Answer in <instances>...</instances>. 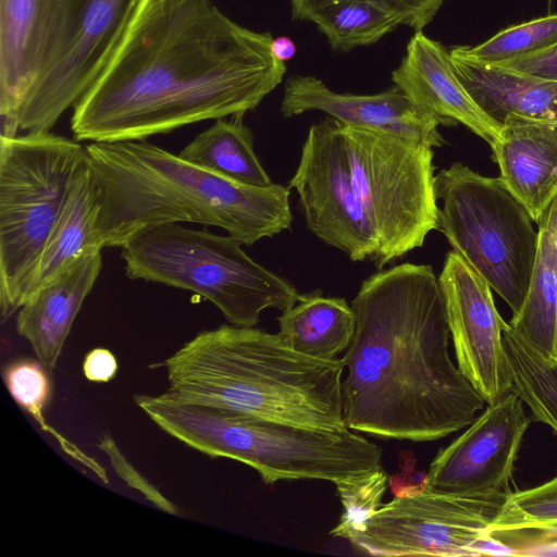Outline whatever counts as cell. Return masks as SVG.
Wrapping results in <instances>:
<instances>
[{
	"mask_svg": "<svg viewBox=\"0 0 557 557\" xmlns=\"http://www.w3.org/2000/svg\"><path fill=\"white\" fill-rule=\"evenodd\" d=\"M270 33L248 29L212 0H140L123 36L73 107L77 141L146 140L244 115L275 89L285 62Z\"/></svg>",
	"mask_w": 557,
	"mask_h": 557,
	"instance_id": "1",
	"label": "cell"
},
{
	"mask_svg": "<svg viewBox=\"0 0 557 557\" xmlns=\"http://www.w3.org/2000/svg\"><path fill=\"white\" fill-rule=\"evenodd\" d=\"M356 330L342 358L348 429L429 442L469 426L485 400L450 359L438 277L403 263L366 278L351 301Z\"/></svg>",
	"mask_w": 557,
	"mask_h": 557,
	"instance_id": "2",
	"label": "cell"
},
{
	"mask_svg": "<svg viewBox=\"0 0 557 557\" xmlns=\"http://www.w3.org/2000/svg\"><path fill=\"white\" fill-rule=\"evenodd\" d=\"M86 151L98 187L100 249L168 223L216 226L247 246L292 226L289 187L240 184L147 140L90 143Z\"/></svg>",
	"mask_w": 557,
	"mask_h": 557,
	"instance_id": "3",
	"label": "cell"
},
{
	"mask_svg": "<svg viewBox=\"0 0 557 557\" xmlns=\"http://www.w3.org/2000/svg\"><path fill=\"white\" fill-rule=\"evenodd\" d=\"M168 392L183 400L294 425L342 431V358L318 359L278 333L222 324L165 359Z\"/></svg>",
	"mask_w": 557,
	"mask_h": 557,
	"instance_id": "4",
	"label": "cell"
},
{
	"mask_svg": "<svg viewBox=\"0 0 557 557\" xmlns=\"http://www.w3.org/2000/svg\"><path fill=\"white\" fill-rule=\"evenodd\" d=\"M134 400L168 435L211 458L245 463L269 485L296 480L337 484L382 467V449L350 429L294 425L183 400L168 391L135 395Z\"/></svg>",
	"mask_w": 557,
	"mask_h": 557,
	"instance_id": "5",
	"label": "cell"
},
{
	"mask_svg": "<svg viewBox=\"0 0 557 557\" xmlns=\"http://www.w3.org/2000/svg\"><path fill=\"white\" fill-rule=\"evenodd\" d=\"M242 243L181 223L145 227L120 247L126 276L193 292L228 323L256 326L264 309L284 311L300 297L287 280L251 259Z\"/></svg>",
	"mask_w": 557,
	"mask_h": 557,
	"instance_id": "6",
	"label": "cell"
},
{
	"mask_svg": "<svg viewBox=\"0 0 557 557\" xmlns=\"http://www.w3.org/2000/svg\"><path fill=\"white\" fill-rule=\"evenodd\" d=\"M81 141L47 132L0 137V307L23 304L40 252L87 161Z\"/></svg>",
	"mask_w": 557,
	"mask_h": 557,
	"instance_id": "7",
	"label": "cell"
},
{
	"mask_svg": "<svg viewBox=\"0 0 557 557\" xmlns=\"http://www.w3.org/2000/svg\"><path fill=\"white\" fill-rule=\"evenodd\" d=\"M442 201L438 231L516 314L524 300L539 248V231L500 177L461 162L435 175Z\"/></svg>",
	"mask_w": 557,
	"mask_h": 557,
	"instance_id": "8",
	"label": "cell"
},
{
	"mask_svg": "<svg viewBox=\"0 0 557 557\" xmlns=\"http://www.w3.org/2000/svg\"><path fill=\"white\" fill-rule=\"evenodd\" d=\"M338 127L355 191L377 238L373 262L382 269L438 231L434 151L389 132Z\"/></svg>",
	"mask_w": 557,
	"mask_h": 557,
	"instance_id": "9",
	"label": "cell"
},
{
	"mask_svg": "<svg viewBox=\"0 0 557 557\" xmlns=\"http://www.w3.org/2000/svg\"><path fill=\"white\" fill-rule=\"evenodd\" d=\"M507 496L461 497L426 488L382 504L348 541L372 556H481L480 544Z\"/></svg>",
	"mask_w": 557,
	"mask_h": 557,
	"instance_id": "10",
	"label": "cell"
},
{
	"mask_svg": "<svg viewBox=\"0 0 557 557\" xmlns=\"http://www.w3.org/2000/svg\"><path fill=\"white\" fill-rule=\"evenodd\" d=\"M140 0H70L63 46L20 107L17 132H47L88 89Z\"/></svg>",
	"mask_w": 557,
	"mask_h": 557,
	"instance_id": "11",
	"label": "cell"
},
{
	"mask_svg": "<svg viewBox=\"0 0 557 557\" xmlns=\"http://www.w3.org/2000/svg\"><path fill=\"white\" fill-rule=\"evenodd\" d=\"M288 185L312 234L352 261L375 260L377 238L355 191L337 120L311 125Z\"/></svg>",
	"mask_w": 557,
	"mask_h": 557,
	"instance_id": "12",
	"label": "cell"
},
{
	"mask_svg": "<svg viewBox=\"0 0 557 557\" xmlns=\"http://www.w3.org/2000/svg\"><path fill=\"white\" fill-rule=\"evenodd\" d=\"M512 391L435 456L425 488L442 494L490 498L507 496L513 465L531 420Z\"/></svg>",
	"mask_w": 557,
	"mask_h": 557,
	"instance_id": "13",
	"label": "cell"
},
{
	"mask_svg": "<svg viewBox=\"0 0 557 557\" xmlns=\"http://www.w3.org/2000/svg\"><path fill=\"white\" fill-rule=\"evenodd\" d=\"M457 366L487 405L510 392L503 343L507 327L488 283L457 252L446 255L438 276Z\"/></svg>",
	"mask_w": 557,
	"mask_h": 557,
	"instance_id": "14",
	"label": "cell"
},
{
	"mask_svg": "<svg viewBox=\"0 0 557 557\" xmlns=\"http://www.w3.org/2000/svg\"><path fill=\"white\" fill-rule=\"evenodd\" d=\"M70 0H0V114L4 136L26 95L58 57Z\"/></svg>",
	"mask_w": 557,
	"mask_h": 557,
	"instance_id": "15",
	"label": "cell"
},
{
	"mask_svg": "<svg viewBox=\"0 0 557 557\" xmlns=\"http://www.w3.org/2000/svg\"><path fill=\"white\" fill-rule=\"evenodd\" d=\"M307 111H322L343 124L389 132L432 148L445 144L440 121L397 86L375 95L338 94L319 78L293 75L284 86L281 113L287 119Z\"/></svg>",
	"mask_w": 557,
	"mask_h": 557,
	"instance_id": "16",
	"label": "cell"
},
{
	"mask_svg": "<svg viewBox=\"0 0 557 557\" xmlns=\"http://www.w3.org/2000/svg\"><path fill=\"white\" fill-rule=\"evenodd\" d=\"M392 79L420 109L441 124L461 123L492 146L502 125L486 114L459 78L449 50L418 30Z\"/></svg>",
	"mask_w": 557,
	"mask_h": 557,
	"instance_id": "17",
	"label": "cell"
},
{
	"mask_svg": "<svg viewBox=\"0 0 557 557\" xmlns=\"http://www.w3.org/2000/svg\"><path fill=\"white\" fill-rule=\"evenodd\" d=\"M102 268L100 249H89L33 292L17 310L16 332L52 370L73 322Z\"/></svg>",
	"mask_w": 557,
	"mask_h": 557,
	"instance_id": "18",
	"label": "cell"
},
{
	"mask_svg": "<svg viewBox=\"0 0 557 557\" xmlns=\"http://www.w3.org/2000/svg\"><path fill=\"white\" fill-rule=\"evenodd\" d=\"M491 146L500 178L537 223L557 198V122L507 115Z\"/></svg>",
	"mask_w": 557,
	"mask_h": 557,
	"instance_id": "19",
	"label": "cell"
},
{
	"mask_svg": "<svg viewBox=\"0 0 557 557\" xmlns=\"http://www.w3.org/2000/svg\"><path fill=\"white\" fill-rule=\"evenodd\" d=\"M449 53L469 94L497 123L510 114L557 122V77H534Z\"/></svg>",
	"mask_w": 557,
	"mask_h": 557,
	"instance_id": "20",
	"label": "cell"
},
{
	"mask_svg": "<svg viewBox=\"0 0 557 557\" xmlns=\"http://www.w3.org/2000/svg\"><path fill=\"white\" fill-rule=\"evenodd\" d=\"M98 212V187L87 157L40 252L24 300L82 253L100 249L95 240Z\"/></svg>",
	"mask_w": 557,
	"mask_h": 557,
	"instance_id": "21",
	"label": "cell"
},
{
	"mask_svg": "<svg viewBox=\"0 0 557 557\" xmlns=\"http://www.w3.org/2000/svg\"><path fill=\"white\" fill-rule=\"evenodd\" d=\"M356 320L355 310L344 298L323 296L314 289L282 311L278 334L297 352L330 360L349 347Z\"/></svg>",
	"mask_w": 557,
	"mask_h": 557,
	"instance_id": "22",
	"label": "cell"
},
{
	"mask_svg": "<svg viewBox=\"0 0 557 557\" xmlns=\"http://www.w3.org/2000/svg\"><path fill=\"white\" fill-rule=\"evenodd\" d=\"M244 115L222 117L198 134L178 156L211 173L251 185H271L255 149L253 135L243 122Z\"/></svg>",
	"mask_w": 557,
	"mask_h": 557,
	"instance_id": "23",
	"label": "cell"
},
{
	"mask_svg": "<svg viewBox=\"0 0 557 557\" xmlns=\"http://www.w3.org/2000/svg\"><path fill=\"white\" fill-rule=\"evenodd\" d=\"M539 248L520 310L509 326L547 356L557 357V247L548 227L537 223Z\"/></svg>",
	"mask_w": 557,
	"mask_h": 557,
	"instance_id": "24",
	"label": "cell"
},
{
	"mask_svg": "<svg viewBox=\"0 0 557 557\" xmlns=\"http://www.w3.org/2000/svg\"><path fill=\"white\" fill-rule=\"evenodd\" d=\"M503 343L510 391L531 409L534 420L557 433V357L541 352L509 324Z\"/></svg>",
	"mask_w": 557,
	"mask_h": 557,
	"instance_id": "25",
	"label": "cell"
},
{
	"mask_svg": "<svg viewBox=\"0 0 557 557\" xmlns=\"http://www.w3.org/2000/svg\"><path fill=\"white\" fill-rule=\"evenodd\" d=\"M309 21L325 35L333 50L344 52L372 45L400 25L392 13L362 0L334 3L315 12Z\"/></svg>",
	"mask_w": 557,
	"mask_h": 557,
	"instance_id": "26",
	"label": "cell"
},
{
	"mask_svg": "<svg viewBox=\"0 0 557 557\" xmlns=\"http://www.w3.org/2000/svg\"><path fill=\"white\" fill-rule=\"evenodd\" d=\"M557 44V14L537 17L505 28L475 46H457L449 51L487 66H506Z\"/></svg>",
	"mask_w": 557,
	"mask_h": 557,
	"instance_id": "27",
	"label": "cell"
},
{
	"mask_svg": "<svg viewBox=\"0 0 557 557\" xmlns=\"http://www.w3.org/2000/svg\"><path fill=\"white\" fill-rule=\"evenodd\" d=\"M47 368L37 359H20L8 364L3 371L7 388L15 403L29 413L39 426L51 434L62 449L108 483L106 470L94 458L84 454L73 443L50 426L44 410L51 397V383Z\"/></svg>",
	"mask_w": 557,
	"mask_h": 557,
	"instance_id": "28",
	"label": "cell"
},
{
	"mask_svg": "<svg viewBox=\"0 0 557 557\" xmlns=\"http://www.w3.org/2000/svg\"><path fill=\"white\" fill-rule=\"evenodd\" d=\"M488 531L493 535L522 531L557 535V475L536 487L510 492Z\"/></svg>",
	"mask_w": 557,
	"mask_h": 557,
	"instance_id": "29",
	"label": "cell"
},
{
	"mask_svg": "<svg viewBox=\"0 0 557 557\" xmlns=\"http://www.w3.org/2000/svg\"><path fill=\"white\" fill-rule=\"evenodd\" d=\"M388 475L381 467L364 475L335 484L343 512L330 535L349 540L382 506Z\"/></svg>",
	"mask_w": 557,
	"mask_h": 557,
	"instance_id": "30",
	"label": "cell"
},
{
	"mask_svg": "<svg viewBox=\"0 0 557 557\" xmlns=\"http://www.w3.org/2000/svg\"><path fill=\"white\" fill-rule=\"evenodd\" d=\"M347 0H292V17L309 21L318 11ZM396 16L400 24L422 30L436 15L444 0H362Z\"/></svg>",
	"mask_w": 557,
	"mask_h": 557,
	"instance_id": "31",
	"label": "cell"
},
{
	"mask_svg": "<svg viewBox=\"0 0 557 557\" xmlns=\"http://www.w3.org/2000/svg\"><path fill=\"white\" fill-rule=\"evenodd\" d=\"M99 447L107 453L111 465L115 468L116 473L132 487L140 491L152 504L160 509L176 515L175 506L163 497L152 485L141 478L136 470L127 462L120 453L114 442L109 436H103Z\"/></svg>",
	"mask_w": 557,
	"mask_h": 557,
	"instance_id": "32",
	"label": "cell"
},
{
	"mask_svg": "<svg viewBox=\"0 0 557 557\" xmlns=\"http://www.w3.org/2000/svg\"><path fill=\"white\" fill-rule=\"evenodd\" d=\"M502 67L540 78L557 77V44Z\"/></svg>",
	"mask_w": 557,
	"mask_h": 557,
	"instance_id": "33",
	"label": "cell"
},
{
	"mask_svg": "<svg viewBox=\"0 0 557 557\" xmlns=\"http://www.w3.org/2000/svg\"><path fill=\"white\" fill-rule=\"evenodd\" d=\"M116 371V358L107 348H95L84 358L83 373L90 382L107 383L115 376Z\"/></svg>",
	"mask_w": 557,
	"mask_h": 557,
	"instance_id": "34",
	"label": "cell"
},
{
	"mask_svg": "<svg viewBox=\"0 0 557 557\" xmlns=\"http://www.w3.org/2000/svg\"><path fill=\"white\" fill-rule=\"evenodd\" d=\"M296 50L295 42L287 36H280L271 42V53L281 62L290 60L295 55Z\"/></svg>",
	"mask_w": 557,
	"mask_h": 557,
	"instance_id": "35",
	"label": "cell"
},
{
	"mask_svg": "<svg viewBox=\"0 0 557 557\" xmlns=\"http://www.w3.org/2000/svg\"><path fill=\"white\" fill-rule=\"evenodd\" d=\"M537 223H543L548 227L557 247V198L550 203V206L548 207V209Z\"/></svg>",
	"mask_w": 557,
	"mask_h": 557,
	"instance_id": "36",
	"label": "cell"
}]
</instances>
